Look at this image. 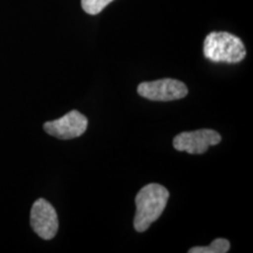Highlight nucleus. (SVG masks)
Listing matches in <instances>:
<instances>
[{
  "label": "nucleus",
  "mask_w": 253,
  "mask_h": 253,
  "mask_svg": "<svg viewBox=\"0 0 253 253\" xmlns=\"http://www.w3.org/2000/svg\"><path fill=\"white\" fill-rule=\"evenodd\" d=\"M169 199V191L163 185L150 183L136 195V213L134 227L137 232H144L163 213Z\"/></svg>",
  "instance_id": "obj_1"
},
{
  "label": "nucleus",
  "mask_w": 253,
  "mask_h": 253,
  "mask_svg": "<svg viewBox=\"0 0 253 253\" xmlns=\"http://www.w3.org/2000/svg\"><path fill=\"white\" fill-rule=\"evenodd\" d=\"M203 49L205 58L217 63H238L246 56L243 41L229 32H211L205 38Z\"/></svg>",
  "instance_id": "obj_2"
},
{
  "label": "nucleus",
  "mask_w": 253,
  "mask_h": 253,
  "mask_svg": "<svg viewBox=\"0 0 253 253\" xmlns=\"http://www.w3.org/2000/svg\"><path fill=\"white\" fill-rule=\"evenodd\" d=\"M137 93L150 101L167 102L185 97L188 95V87L182 81L175 79H161L150 82H142L138 84Z\"/></svg>",
  "instance_id": "obj_3"
},
{
  "label": "nucleus",
  "mask_w": 253,
  "mask_h": 253,
  "mask_svg": "<svg viewBox=\"0 0 253 253\" xmlns=\"http://www.w3.org/2000/svg\"><path fill=\"white\" fill-rule=\"evenodd\" d=\"M31 226L40 238L53 239L59 230V219L55 209L46 199L34 202L31 210Z\"/></svg>",
  "instance_id": "obj_4"
},
{
  "label": "nucleus",
  "mask_w": 253,
  "mask_h": 253,
  "mask_svg": "<svg viewBox=\"0 0 253 253\" xmlns=\"http://www.w3.org/2000/svg\"><path fill=\"white\" fill-rule=\"evenodd\" d=\"M221 136L212 129H199L195 131H184L175 136L172 144L178 151L189 154H204L212 145L220 143Z\"/></svg>",
  "instance_id": "obj_5"
},
{
  "label": "nucleus",
  "mask_w": 253,
  "mask_h": 253,
  "mask_svg": "<svg viewBox=\"0 0 253 253\" xmlns=\"http://www.w3.org/2000/svg\"><path fill=\"white\" fill-rule=\"evenodd\" d=\"M87 126L88 120L86 116L78 110H72L62 118L46 122L43 125V129L47 134L60 140H72L84 135L87 130Z\"/></svg>",
  "instance_id": "obj_6"
},
{
  "label": "nucleus",
  "mask_w": 253,
  "mask_h": 253,
  "mask_svg": "<svg viewBox=\"0 0 253 253\" xmlns=\"http://www.w3.org/2000/svg\"><path fill=\"white\" fill-rule=\"evenodd\" d=\"M231 244L225 238L214 239L209 246H195L189 250L190 253H226L230 251Z\"/></svg>",
  "instance_id": "obj_7"
},
{
  "label": "nucleus",
  "mask_w": 253,
  "mask_h": 253,
  "mask_svg": "<svg viewBox=\"0 0 253 253\" xmlns=\"http://www.w3.org/2000/svg\"><path fill=\"white\" fill-rule=\"evenodd\" d=\"M114 0H81V6L86 13L90 15L99 14Z\"/></svg>",
  "instance_id": "obj_8"
}]
</instances>
